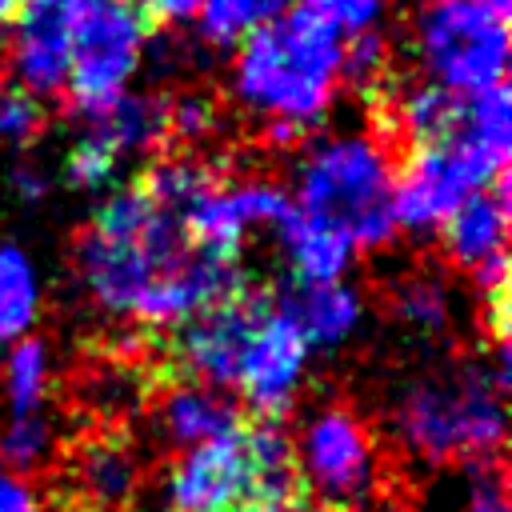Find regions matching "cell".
I'll return each instance as SVG.
<instances>
[{
    "label": "cell",
    "instance_id": "obj_1",
    "mask_svg": "<svg viewBox=\"0 0 512 512\" xmlns=\"http://www.w3.org/2000/svg\"><path fill=\"white\" fill-rule=\"evenodd\" d=\"M76 280L112 320L176 332L196 312L248 288L240 260L208 256L184 220L140 184L112 188L76 240Z\"/></svg>",
    "mask_w": 512,
    "mask_h": 512
},
{
    "label": "cell",
    "instance_id": "obj_2",
    "mask_svg": "<svg viewBox=\"0 0 512 512\" xmlns=\"http://www.w3.org/2000/svg\"><path fill=\"white\" fill-rule=\"evenodd\" d=\"M344 84V40L300 8L260 28L236 48L232 100L264 124L272 144L316 132Z\"/></svg>",
    "mask_w": 512,
    "mask_h": 512
},
{
    "label": "cell",
    "instance_id": "obj_3",
    "mask_svg": "<svg viewBox=\"0 0 512 512\" xmlns=\"http://www.w3.org/2000/svg\"><path fill=\"white\" fill-rule=\"evenodd\" d=\"M508 348L412 376L388 408L392 440L420 464L500 460L508 440Z\"/></svg>",
    "mask_w": 512,
    "mask_h": 512
},
{
    "label": "cell",
    "instance_id": "obj_4",
    "mask_svg": "<svg viewBox=\"0 0 512 512\" xmlns=\"http://www.w3.org/2000/svg\"><path fill=\"white\" fill-rule=\"evenodd\" d=\"M396 164L372 132H328L312 140L292 176V208L344 232L356 252L388 248L400 232L392 220Z\"/></svg>",
    "mask_w": 512,
    "mask_h": 512
},
{
    "label": "cell",
    "instance_id": "obj_5",
    "mask_svg": "<svg viewBox=\"0 0 512 512\" xmlns=\"http://www.w3.org/2000/svg\"><path fill=\"white\" fill-rule=\"evenodd\" d=\"M292 492H300L292 436L268 420H244L224 440L176 452L164 472L168 512H248Z\"/></svg>",
    "mask_w": 512,
    "mask_h": 512
},
{
    "label": "cell",
    "instance_id": "obj_6",
    "mask_svg": "<svg viewBox=\"0 0 512 512\" xmlns=\"http://www.w3.org/2000/svg\"><path fill=\"white\" fill-rule=\"evenodd\" d=\"M412 64L420 80L452 96H480L504 84L508 72V16L472 0H420L408 24Z\"/></svg>",
    "mask_w": 512,
    "mask_h": 512
},
{
    "label": "cell",
    "instance_id": "obj_7",
    "mask_svg": "<svg viewBox=\"0 0 512 512\" xmlns=\"http://www.w3.org/2000/svg\"><path fill=\"white\" fill-rule=\"evenodd\" d=\"M148 36L152 28L132 0H84L76 8L64 92L80 120L132 92V80L148 56Z\"/></svg>",
    "mask_w": 512,
    "mask_h": 512
},
{
    "label": "cell",
    "instance_id": "obj_8",
    "mask_svg": "<svg viewBox=\"0 0 512 512\" xmlns=\"http://www.w3.org/2000/svg\"><path fill=\"white\" fill-rule=\"evenodd\" d=\"M300 492L320 512H352L380 484V448L364 416L348 404H324L292 436Z\"/></svg>",
    "mask_w": 512,
    "mask_h": 512
},
{
    "label": "cell",
    "instance_id": "obj_9",
    "mask_svg": "<svg viewBox=\"0 0 512 512\" xmlns=\"http://www.w3.org/2000/svg\"><path fill=\"white\" fill-rule=\"evenodd\" d=\"M308 368H312L308 340L288 320V312L268 296V304L240 352L236 376H232L236 404L248 408L256 420L280 424L296 408V400L308 384Z\"/></svg>",
    "mask_w": 512,
    "mask_h": 512
},
{
    "label": "cell",
    "instance_id": "obj_10",
    "mask_svg": "<svg viewBox=\"0 0 512 512\" xmlns=\"http://www.w3.org/2000/svg\"><path fill=\"white\" fill-rule=\"evenodd\" d=\"M288 216H292V196L280 180L268 176H248V180L216 176L180 212L192 244L220 260H240L244 240L252 232H276Z\"/></svg>",
    "mask_w": 512,
    "mask_h": 512
},
{
    "label": "cell",
    "instance_id": "obj_11",
    "mask_svg": "<svg viewBox=\"0 0 512 512\" xmlns=\"http://www.w3.org/2000/svg\"><path fill=\"white\" fill-rule=\"evenodd\" d=\"M480 188H492V184H484V176L472 168V160L452 140L408 148L404 164L396 168V180H392L396 232L436 236L444 228V220Z\"/></svg>",
    "mask_w": 512,
    "mask_h": 512
},
{
    "label": "cell",
    "instance_id": "obj_12",
    "mask_svg": "<svg viewBox=\"0 0 512 512\" xmlns=\"http://www.w3.org/2000/svg\"><path fill=\"white\" fill-rule=\"evenodd\" d=\"M268 296L256 288H244L204 312H196L192 320H184L172 332V360L180 368V380H196L208 388H232L240 352L264 312Z\"/></svg>",
    "mask_w": 512,
    "mask_h": 512
},
{
    "label": "cell",
    "instance_id": "obj_13",
    "mask_svg": "<svg viewBox=\"0 0 512 512\" xmlns=\"http://www.w3.org/2000/svg\"><path fill=\"white\" fill-rule=\"evenodd\" d=\"M508 180L472 192L436 232L452 268L468 272L476 292L508 284Z\"/></svg>",
    "mask_w": 512,
    "mask_h": 512
},
{
    "label": "cell",
    "instance_id": "obj_14",
    "mask_svg": "<svg viewBox=\"0 0 512 512\" xmlns=\"http://www.w3.org/2000/svg\"><path fill=\"white\" fill-rule=\"evenodd\" d=\"M72 16L76 12H64V8L24 4L20 20L12 24V40H8V72H12V84H20L40 104L52 100V96H60L64 84H68Z\"/></svg>",
    "mask_w": 512,
    "mask_h": 512
},
{
    "label": "cell",
    "instance_id": "obj_15",
    "mask_svg": "<svg viewBox=\"0 0 512 512\" xmlns=\"http://www.w3.org/2000/svg\"><path fill=\"white\" fill-rule=\"evenodd\" d=\"M236 428H244V408L224 388H208L196 380H172L152 400V432L172 452L224 440Z\"/></svg>",
    "mask_w": 512,
    "mask_h": 512
},
{
    "label": "cell",
    "instance_id": "obj_16",
    "mask_svg": "<svg viewBox=\"0 0 512 512\" xmlns=\"http://www.w3.org/2000/svg\"><path fill=\"white\" fill-rule=\"evenodd\" d=\"M288 320L300 328V336L308 340V348L316 352H336L348 340L360 336L364 320H368V304L364 292L348 280L340 284H292L280 300H276Z\"/></svg>",
    "mask_w": 512,
    "mask_h": 512
},
{
    "label": "cell",
    "instance_id": "obj_17",
    "mask_svg": "<svg viewBox=\"0 0 512 512\" xmlns=\"http://www.w3.org/2000/svg\"><path fill=\"white\" fill-rule=\"evenodd\" d=\"M140 480H144V464L124 432H100L76 448L72 484L92 508L100 512L128 508L132 496L140 492Z\"/></svg>",
    "mask_w": 512,
    "mask_h": 512
},
{
    "label": "cell",
    "instance_id": "obj_18",
    "mask_svg": "<svg viewBox=\"0 0 512 512\" xmlns=\"http://www.w3.org/2000/svg\"><path fill=\"white\" fill-rule=\"evenodd\" d=\"M448 140L472 160V168L484 176V184L508 180V160H512V96H508V84L488 88L480 96H464L460 128Z\"/></svg>",
    "mask_w": 512,
    "mask_h": 512
},
{
    "label": "cell",
    "instance_id": "obj_19",
    "mask_svg": "<svg viewBox=\"0 0 512 512\" xmlns=\"http://www.w3.org/2000/svg\"><path fill=\"white\" fill-rule=\"evenodd\" d=\"M272 236L288 260L292 284H340L360 256L344 232H336V228H328V224H320L296 208Z\"/></svg>",
    "mask_w": 512,
    "mask_h": 512
},
{
    "label": "cell",
    "instance_id": "obj_20",
    "mask_svg": "<svg viewBox=\"0 0 512 512\" xmlns=\"http://www.w3.org/2000/svg\"><path fill=\"white\" fill-rule=\"evenodd\" d=\"M92 144H100L120 168L124 156H148L168 140V116H164V96L152 92H128L116 104H108L96 116H84L80 128Z\"/></svg>",
    "mask_w": 512,
    "mask_h": 512
},
{
    "label": "cell",
    "instance_id": "obj_21",
    "mask_svg": "<svg viewBox=\"0 0 512 512\" xmlns=\"http://www.w3.org/2000/svg\"><path fill=\"white\" fill-rule=\"evenodd\" d=\"M384 112H388V128L408 148H424V144H444L460 128L464 96H452L428 80H412L388 96Z\"/></svg>",
    "mask_w": 512,
    "mask_h": 512
},
{
    "label": "cell",
    "instance_id": "obj_22",
    "mask_svg": "<svg viewBox=\"0 0 512 512\" xmlns=\"http://www.w3.org/2000/svg\"><path fill=\"white\" fill-rule=\"evenodd\" d=\"M44 312V276L28 248L0 240V352L32 336Z\"/></svg>",
    "mask_w": 512,
    "mask_h": 512
},
{
    "label": "cell",
    "instance_id": "obj_23",
    "mask_svg": "<svg viewBox=\"0 0 512 512\" xmlns=\"http://www.w3.org/2000/svg\"><path fill=\"white\" fill-rule=\"evenodd\" d=\"M52 380H56V364H52L48 340H40L32 332V336L16 340L12 348H4V364H0L4 416H40V412H48Z\"/></svg>",
    "mask_w": 512,
    "mask_h": 512
},
{
    "label": "cell",
    "instance_id": "obj_24",
    "mask_svg": "<svg viewBox=\"0 0 512 512\" xmlns=\"http://www.w3.org/2000/svg\"><path fill=\"white\" fill-rule=\"evenodd\" d=\"M388 312L396 324H404L416 336H440L452 324V288L432 268H412L392 280L388 288Z\"/></svg>",
    "mask_w": 512,
    "mask_h": 512
},
{
    "label": "cell",
    "instance_id": "obj_25",
    "mask_svg": "<svg viewBox=\"0 0 512 512\" xmlns=\"http://www.w3.org/2000/svg\"><path fill=\"white\" fill-rule=\"evenodd\" d=\"M292 0H200L196 28L212 48H240L260 28L276 24Z\"/></svg>",
    "mask_w": 512,
    "mask_h": 512
},
{
    "label": "cell",
    "instance_id": "obj_26",
    "mask_svg": "<svg viewBox=\"0 0 512 512\" xmlns=\"http://www.w3.org/2000/svg\"><path fill=\"white\" fill-rule=\"evenodd\" d=\"M56 452V424L48 412L40 416H4L0 424V464L16 476L44 468Z\"/></svg>",
    "mask_w": 512,
    "mask_h": 512
},
{
    "label": "cell",
    "instance_id": "obj_27",
    "mask_svg": "<svg viewBox=\"0 0 512 512\" xmlns=\"http://www.w3.org/2000/svg\"><path fill=\"white\" fill-rule=\"evenodd\" d=\"M392 0H296L300 12L332 28L340 40H356L368 32H380Z\"/></svg>",
    "mask_w": 512,
    "mask_h": 512
},
{
    "label": "cell",
    "instance_id": "obj_28",
    "mask_svg": "<svg viewBox=\"0 0 512 512\" xmlns=\"http://www.w3.org/2000/svg\"><path fill=\"white\" fill-rule=\"evenodd\" d=\"M164 116H168V136L180 144H200L216 132L220 108L212 96L204 92H180L172 100H164Z\"/></svg>",
    "mask_w": 512,
    "mask_h": 512
},
{
    "label": "cell",
    "instance_id": "obj_29",
    "mask_svg": "<svg viewBox=\"0 0 512 512\" xmlns=\"http://www.w3.org/2000/svg\"><path fill=\"white\" fill-rule=\"evenodd\" d=\"M44 128V104L20 84L0 80V144H32Z\"/></svg>",
    "mask_w": 512,
    "mask_h": 512
},
{
    "label": "cell",
    "instance_id": "obj_30",
    "mask_svg": "<svg viewBox=\"0 0 512 512\" xmlns=\"http://www.w3.org/2000/svg\"><path fill=\"white\" fill-rule=\"evenodd\" d=\"M460 476H464V512H512L500 460L460 464Z\"/></svg>",
    "mask_w": 512,
    "mask_h": 512
},
{
    "label": "cell",
    "instance_id": "obj_31",
    "mask_svg": "<svg viewBox=\"0 0 512 512\" xmlns=\"http://www.w3.org/2000/svg\"><path fill=\"white\" fill-rule=\"evenodd\" d=\"M388 56H392V48H388L384 32H368V36L344 40V84L380 88L384 72H388Z\"/></svg>",
    "mask_w": 512,
    "mask_h": 512
},
{
    "label": "cell",
    "instance_id": "obj_32",
    "mask_svg": "<svg viewBox=\"0 0 512 512\" xmlns=\"http://www.w3.org/2000/svg\"><path fill=\"white\" fill-rule=\"evenodd\" d=\"M0 512H48L28 476H16L0 464Z\"/></svg>",
    "mask_w": 512,
    "mask_h": 512
},
{
    "label": "cell",
    "instance_id": "obj_33",
    "mask_svg": "<svg viewBox=\"0 0 512 512\" xmlns=\"http://www.w3.org/2000/svg\"><path fill=\"white\" fill-rule=\"evenodd\" d=\"M136 4V12L148 20V28H156V24H184V20H196V8H200V0H132Z\"/></svg>",
    "mask_w": 512,
    "mask_h": 512
},
{
    "label": "cell",
    "instance_id": "obj_34",
    "mask_svg": "<svg viewBox=\"0 0 512 512\" xmlns=\"http://www.w3.org/2000/svg\"><path fill=\"white\" fill-rule=\"evenodd\" d=\"M12 192L20 200H44L48 196V176L32 164H20V168H12Z\"/></svg>",
    "mask_w": 512,
    "mask_h": 512
},
{
    "label": "cell",
    "instance_id": "obj_35",
    "mask_svg": "<svg viewBox=\"0 0 512 512\" xmlns=\"http://www.w3.org/2000/svg\"><path fill=\"white\" fill-rule=\"evenodd\" d=\"M248 512H320L304 492H292V496H272V500H260L252 504Z\"/></svg>",
    "mask_w": 512,
    "mask_h": 512
},
{
    "label": "cell",
    "instance_id": "obj_36",
    "mask_svg": "<svg viewBox=\"0 0 512 512\" xmlns=\"http://www.w3.org/2000/svg\"><path fill=\"white\" fill-rule=\"evenodd\" d=\"M24 4H28V0H0V28L16 24V20H20V12H24Z\"/></svg>",
    "mask_w": 512,
    "mask_h": 512
},
{
    "label": "cell",
    "instance_id": "obj_37",
    "mask_svg": "<svg viewBox=\"0 0 512 512\" xmlns=\"http://www.w3.org/2000/svg\"><path fill=\"white\" fill-rule=\"evenodd\" d=\"M472 4H480V8H488V12H500V16H508V4H512V0H472Z\"/></svg>",
    "mask_w": 512,
    "mask_h": 512
}]
</instances>
